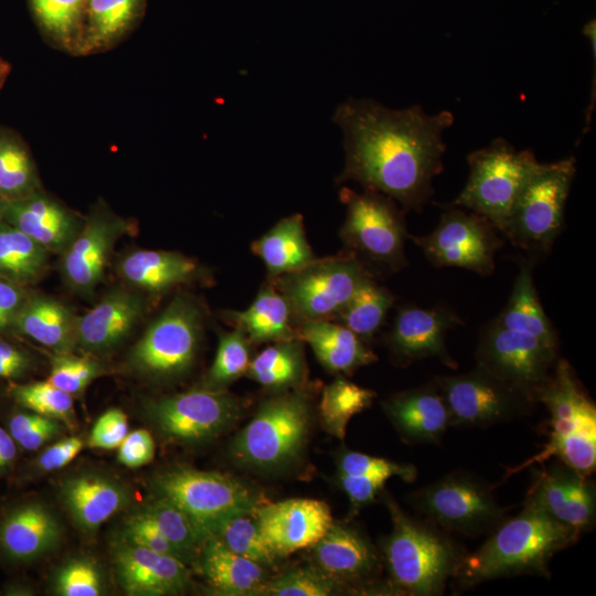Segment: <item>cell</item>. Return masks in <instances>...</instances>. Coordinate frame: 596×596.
I'll list each match as a JSON object with an SVG mask.
<instances>
[{"instance_id": "7402d4cb", "label": "cell", "mask_w": 596, "mask_h": 596, "mask_svg": "<svg viewBox=\"0 0 596 596\" xmlns=\"http://www.w3.org/2000/svg\"><path fill=\"white\" fill-rule=\"evenodd\" d=\"M0 219L17 227L49 253L62 254L81 230L78 220L55 201L32 192L0 199Z\"/></svg>"}, {"instance_id": "9f6ffc18", "label": "cell", "mask_w": 596, "mask_h": 596, "mask_svg": "<svg viewBox=\"0 0 596 596\" xmlns=\"http://www.w3.org/2000/svg\"><path fill=\"white\" fill-rule=\"evenodd\" d=\"M387 479L380 476H353L339 473L340 486L352 505L360 508L374 500Z\"/></svg>"}, {"instance_id": "4dcf8cb0", "label": "cell", "mask_w": 596, "mask_h": 596, "mask_svg": "<svg viewBox=\"0 0 596 596\" xmlns=\"http://www.w3.org/2000/svg\"><path fill=\"white\" fill-rule=\"evenodd\" d=\"M118 272L129 284L158 292L192 280L200 267L180 253L139 249L121 259Z\"/></svg>"}, {"instance_id": "603a6c76", "label": "cell", "mask_w": 596, "mask_h": 596, "mask_svg": "<svg viewBox=\"0 0 596 596\" xmlns=\"http://www.w3.org/2000/svg\"><path fill=\"white\" fill-rule=\"evenodd\" d=\"M60 499L74 523L84 532H95L129 503V492L114 478L83 472L65 478Z\"/></svg>"}, {"instance_id": "74e56055", "label": "cell", "mask_w": 596, "mask_h": 596, "mask_svg": "<svg viewBox=\"0 0 596 596\" xmlns=\"http://www.w3.org/2000/svg\"><path fill=\"white\" fill-rule=\"evenodd\" d=\"M140 511L185 556L188 563L198 561L206 536L185 512L161 497L148 502Z\"/></svg>"}, {"instance_id": "b9f144b4", "label": "cell", "mask_w": 596, "mask_h": 596, "mask_svg": "<svg viewBox=\"0 0 596 596\" xmlns=\"http://www.w3.org/2000/svg\"><path fill=\"white\" fill-rule=\"evenodd\" d=\"M245 333L240 329L220 334L214 361L207 372L205 387L224 389L241 375L249 365V345Z\"/></svg>"}, {"instance_id": "f907efd6", "label": "cell", "mask_w": 596, "mask_h": 596, "mask_svg": "<svg viewBox=\"0 0 596 596\" xmlns=\"http://www.w3.org/2000/svg\"><path fill=\"white\" fill-rule=\"evenodd\" d=\"M339 473L380 476L386 479L396 476L405 481H413L416 478V468L412 465L398 464L385 458L348 451L339 459Z\"/></svg>"}, {"instance_id": "f546056e", "label": "cell", "mask_w": 596, "mask_h": 596, "mask_svg": "<svg viewBox=\"0 0 596 596\" xmlns=\"http://www.w3.org/2000/svg\"><path fill=\"white\" fill-rule=\"evenodd\" d=\"M76 323L77 316L68 307L45 296L28 297L13 321L21 333L56 353L77 347Z\"/></svg>"}, {"instance_id": "484cf974", "label": "cell", "mask_w": 596, "mask_h": 596, "mask_svg": "<svg viewBox=\"0 0 596 596\" xmlns=\"http://www.w3.org/2000/svg\"><path fill=\"white\" fill-rule=\"evenodd\" d=\"M384 408L401 435L413 443H438L451 426L446 402L434 383L392 396Z\"/></svg>"}, {"instance_id": "f1b7e54d", "label": "cell", "mask_w": 596, "mask_h": 596, "mask_svg": "<svg viewBox=\"0 0 596 596\" xmlns=\"http://www.w3.org/2000/svg\"><path fill=\"white\" fill-rule=\"evenodd\" d=\"M311 547L319 568L332 578L365 577L376 565L371 544L355 530L333 522Z\"/></svg>"}, {"instance_id": "277c9868", "label": "cell", "mask_w": 596, "mask_h": 596, "mask_svg": "<svg viewBox=\"0 0 596 596\" xmlns=\"http://www.w3.org/2000/svg\"><path fill=\"white\" fill-rule=\"evenodd\" d=\"M386 505L393 530L383 549L393 583L411 595L443 593L464 552L435 524L411 519L392 500L387 499Z\"/></svg>"}, {"instance_id": "8fae6325", "label": "cell", "mask_w": 596, "mask_h": 596, "mask_svg": "<svg viewBox=\"0 0 596 596\" xmlns=\"http://www.w3.org/2000/svg\"><path fill=\"white\" fill-rule=\"evenodd\" d=\"M201 324L199 306L185 295L174 297L131 349L130 363L153 377L182 374L194 360Z\"/></svg>"}, {"instance_id": "5b68a950", "label": "cell", "mask_w": 596, "mask_h": 596, "mask_svg": "<svg viewBox=\"0 0 596 596\" xmlns=\"http://www.w3.org/2000/svg\"><path fill=\"white\" fill-rule=\"evenodd\" d=\"M468 180L453 205L475 212L503 232L515 202L539 167L532 150L518 151L503 138L467 156Z\"/></svg>"}, {"instance_id": "d6a6232c", "label": "cell", "mask_w": 596, "mask_h": 596, "mask_svg": "<svg viewBox=\"0 0 596 596\" xmlns=\"http://www.w3.org/2000/svg\"><path fill=\"white\" fill-rule=\"evenodd\" d=\"M228 318L249 342H279L298 338L291 324V309L274 286L264 285L247 309L228 312Z\"/></svg>"}, {"instance_id": "1f68e13d", "label": "cell", "mask_w": 596, "mask_h": 596, "mask_svg": "<svg viewBox=\"0 0 596 596\" xmlns=\"http://www.w3.org/2000/svg\"><path fill=\"white\" fill-rule=\"evenodd\" d=\"M252 249L264 262L272 278L299 270L316 259L300 214L278 221L252 244Z\"/></svg>"}, {"instance_id": "4fadbf2b", "label": "cell", "mask_w": 596, "mask_h": 596, "mask_svg": "<svg viewBox=\"0 0 596 596\" xmlns=\"http://www.w3.org/2000/svg\"><path fill=\"white\" fill-rule=\"evenodd\" d=\"M347 205L341 238L352 248L393 269L406 265L404 242L407 231L403 213L394 200L372 190L340 192Z\"/></svg>"}, {"instance_id": "ffe728a7", "label": "cell", "mask_w": 596, "mask_h": 596, "mask_svg": "<svg viewBox=\"0 0 596 596\" xmlns=\"http://www.w3.org/2000/svg\"><path fill=\"white\" fill-rule=\"evenodd\" d=\"M128 224L104 212L91 215L62 253L61 269L66 283L82 294L92 292L103 279L116 241Z\"/></svg>"}, {"instance_id": "30bf717a", "label": "cell", "mask_w": 596, "mask_h": 596, "mask_svg": "<svg viewBox=\"0 0 596 596\" xmlns=\"http://www.w3.org/2000/svg\"><path fill=\"white\" fill-rule=\"evenodd\" d=\"M412 502L439 529L464 535L494 529L504 515L492 488L462 471L446 475L414 492Z\"/></svg>"}, {"instance_id": "9a60e30c", "label": "cell", "mask_w": 596, "mask_h": 596, "mask_svg": "<svg viewBox=\"0 0 596 596\" xmlns=\"http://www.w3.org/2000/svg\"><path fill=\"white\" fill-rule=\"evenodd\" d=\"M147 414L167 439L198 444L226 429L240 416L241 404L224 389L204 387L152 401Z\"/></svg>"}, {"instance_id": "60d3db41", "label": "cell", "mask_w": 596, "mask_h": 596, "mask_svg": "<svg viewBox=\"0 0 596 596\" xmlns=\"http://www.w3.org/2000/svg\"><path fill=\"white\" fill-rule=\"evenodd\" d=\"M253 512L237 513L222 519L209 530V536L217 539L228 550L241 556L263 566H270L276 556L260 536L256 520L251 518Z\"/></svg>"}, {"instance_id": "6da1fadb", "label": "cell", "mask_w": 596, "mask_h": 596, "mask_svg": "<svg viewBox=\"0 0 596 596\" xmlns=\"http://www.w3.org/2000/svg\"><path fill=\"white\" fill-rule=\"evenodd\" d=\"M332 120L342 130L345 151L338 182L355 181L404 210H423L434 194V178L444 170L443 135L454 124L451 111L430 115L417 105L393 109L351 97L337 106Z\"/></svg>"}, {"instance_id": "11a10c76", "label": "cell", "mask_w": 596, "mask_h": 596, "mask_svg": "<svg viewBox=\"0 0 596 596\" xmlns=\"http://www.w3.org/2000/svg\"><path fill=\"white\" fill-rule=\"evenodd\" d=\"M83 439L67 437L47 447L36 459L35 468L50 472L68 465L82 450Z\"/></svg>"}, {"instance_id": "f35d334b", "label": "cell", "mask_w": 596, "mask_h": 596, "mask_svg": "<svg viewBox=\"0 0 596 596\" xmlns=\"http://www.w3.org/2000/svg\"><path fill=\"white\" fill-rule=\"evenodd\" d=\"M374 396L373 391L343 377H338L327 385L319 406L327 430L339 439H343L351 417L369 407Z\"/></svg>"}, {"instance_id": "7bdbcfd3", "label": "cell", "mask_w": 596, "mask_h": 596, "mask_svg": "<svg viewBox=\"0 0 596 596\" xmlns=\"http://www.w3.org/2000/svg\"><path fill=\"white\" fill-rule=\"evenodd\" d=\"M36 179L31 160L14 139L0 137V196L15 199L34 192Z\"/></svg>"}, {"instance_id": "8992f818", "label": "cell", "mask_w": 596, "mask_h": 596, "mask_svg": "<svg viewBox=\"0 0 596 596\" xmlns=\"http://www.w3.org/2000/svg\"><path fill=\"white\" fill-rule=\"evenodd\" d=\"M575 172L574 157L540 162L520 193L502 234L523 249L547 251L563 226Z\"/></svg>"}, {"instance_id": "681fc988", "label": "cell", "mask_w": 596, "mask_h": 596, "mask_svg": "<svg viewBox=\"0 0 596 596\" xmlns=\"http://www.w3.org/2000/svg\"><path fill=\"white\" fill-rule=\"evenodd\" d=\"M63 430L61 421L35 412L15 414L9 423V432L15 443L26 450H35L57 437Z\"/></svg>"}, {"instance_id": "e575fe53", "label": "cell", "mask_w": 596, "mask_h": 596, "mask_svg": "<svg viewBox=\"0 0 596 596\" xmlns=\"http://www.w3.org/2000/svg\"><path fill=\"white\" fill-rule=\"evenodd\" d=\"M49 251L33 238L0 219V276L17 284L40 277Z\"/></svg>"}, {"instance_id": "c3c4849f", "label": "cell", "mask_w": 596, "mask_h": 596, "mask_svg": "<svg viewBox=\"0 0 596 596\" xmlns=\"http://www.w3.org/2000/svg\"><path fill=\"white\" fill-rule=\"evenodd\" d=\"M42 26L60 39L70 38L84 12L85 0H30Z\"/></svg>"}, {"instance_id": "7dc6e473", "label": "cell", "mask_w": 596, "mask_h": 596, "mask_svg": "<svg viewBox=\"0 0 596 596\" xmlns=\"http://www.w3.org/2000/svg\"><path fill=\"white\" fill-rule=\"evenodd\" d=\"M102 373V366L93 359L71 352L56 353L51 360L49 382L71 395L83 392Z\"/></svg>"}, {"instance_id": "5bb4252c", "label": "cell", "mask_w": 596, "mask_h": 596, "mask_svg": "<svg viewBox=\"0 0 596 596\" xmlns=\"http://www.w3.org/2000/svg\"><path fill=\"white\" fill-rule=\"evenodd\" d=\"M496 227L486 217L453 205L436 228L425 236H412L436 267H460L481 276L494 272V256L502 246Z\"/></svg>"}, {"instance_id": "bcb514c9", "label": "cell", "mask_w": 596, "mask_h": 596, "mask_svg": "<svg viewBox=\"0 0 596 596\" xmlns=\"http://www.w3.org/2000/svg\"><path fill=\"white\" fill-rule=\"evenodd\" d=\"M53 589L61 596H98L104 582L97 564L87 557L65 562L55 573Z\"/></svg>"}, {"instance_id": "d4e9b609", "label": "cell", "mask_w": 596, "mask_h": 596, "mask_svg": "<svg viewBox=\"0 0 596 596\" xmlns=\"http://www.w3.org/2000/svg\"><path fill=\"white\" fill-rule=\"evenodd\" d=\"M61 539L60 521L40 502L14 508L0 524V547L17 561L41 557L56 549Z\"/></svg>"}, {"instance_id": "2e32d148", "label": "cell", "mask_w": 596, "mask_h": 596, "mask_svg": "<svg viewBox=\"0 0 596 596\" xmlns=\"http://www.w3.org/2000/svg\"><path fill=\"white\" fill-rule=\"evenodd\" d=\"M557 345L491 323L477 349V365L534 400L556 363Z\"/></svg>"}, {"instance_id": "8d00e7d4", "label": "cell", "mask_w": 596, "mask_h": 596, "mask_svg": "<svg viewBox=\"0 0 596 596\" xmlns=\"http://www.w3.org/2000/svg\"><path fill=\"white\" fill-rule=\"evenodd\" d=\"M393 301V295L369 277L334 318L359 338L368 340L382 326Z\"/></svg>"}, {"instance_id": "db71d44e", "label": "cell", "mask_w": 596, "mask_h": 596, "mask_svg": "<svg viewBox=\"0 0 596 596\" xmlns=\"http://www.w3.org/2000/svg\"><path fill=\"white\" fill-rule=\"evenodd\" d=\"M155 456V441L146 429L128 433L118 447V460L128 468L149 464Z\"/></svg>"}, {"instance_id": "680465c9", "label": "cell", "mask_w": 596, "mask_h": 596, "mask_svg": "<svg viewBox=\"0 0 596 596\" xmlns=\"http://www.w3.org/2000/svg\"><path fill=\"white\" fill-rule=\"evenodd\" d=\"M29 365L28 356L14 345L0 341V377H13Z\"/></svg>"}, {"instance_id": "d6986e66", "label": "cell", "mask_w": 596, "mask_h": 596, "mask_svg": "<svg viewBox=\"0 0 596 596\" xmlns=\"http://www.w3.org/2000/svg\"><path fill=\"white\" fill-rule=\"evenodd\" d=\"M462 323L448 307L401 308L389 333V345L404 364L437 358L447 366L457 368L446 348V334Z\"/></svg>"}, {"instance_id": "44dd1931", "label": "cell", "mask_w": 596, "mask_h": 596, "mask_svg": "<svg viewBox=\"0 0 596 596\" xmlns=\"http://www.w3.org/2000/svg\"><path fill=\"white\" fill-rule=\"evenodd\" d=\"M565 465L547 467L526 497L558 522L579 533L595 520V488L592 481Z\"/></svg>"}, {"instance_id": "f6af8a7d", "label": "cell", "mask_w": 596, "mask_h": 596, "mask_svg": "<svg viewBox=\"0 0 596 596\" xmlns=\"http://www.w3.org/2000/svg\"><path fill=\"white\" fill-rule=\"evenodd\" d=\"M336 590L334 578L320 568L300 567L265 582L260 594L273 596H328Z\"/></svg>"}, {"instance_id": "f5cc1de1", "label": "cell", "mask_w": 596, "mask_h": 596, "mask_svg": "<svg viewBox=\"0 0 596 596\" xmlns=\"http://www.w3.org/2000/svg\"><path fill=\"white\" fill-rule=\"evenodd\" d=\"M127 434V415L119 408H110L96 421L87 443L92 448L114 449L119 447Z\"/></svg>"}, {"instance_id": "d590c367", "label": "cell", "mask_w": 596, "mask_h": 596, "mask_svg": "<svg viewBox=\"0 0 596 596\" xmlns=\"http://www.w3.org/2000/svg\"><path fill=\"white\" fill-rule=\"evenodd\" d=\"M305 371L301 340L279 341L257 354L248 365V376L266 387L284 389L297 384Z\"/></svg>"}, {"instance_id": "6f0895ef", "label": "cell", "mask_w": 596, "mask_h": 596, "mask_svg": "<svg viewBox=\"0 0 596 596\" xmlns=\"http://www.w3.org/2000/svg\"><path fill=\"white\" fill-rule=\"evenodd\" d=\"M26 298L19 284L0 279V329L13 324L17 313Z\"/></svg>"}, {"instance_id": "52a82bcc", "label": "cell", "mask_w": 596, "mask_h": 596, "mask_svg": "<svg viewBox=\"0 0 596 596\" xmlns=\"http://www.w3.org/2000/svg\"><path fill=\"white\" fill-rule=\"evenodd\" d=\"M309 426V404L302 392L272 397L234 438L231 453L243 465L270 469L292 460Z\"/></svg>"}, {"instance_id": "816d5d0a", "label": "cell", "mask_w": 596, "mask_h": 596, "mask_svg": "<svg viewBox=\"0 0 596 596\" xmlns=\"http://www.w3.org/2000/svg\"><path fill=\"white\" fill-rule=\"evenodd\" d=\"M121 538L136 545L188 563L185 556L162 535L156 524L140 510L125 521Z\"/></svg>"}, {"instance_id": "4316f807", "label": "cell", "mask_w": 596, "mask_h": 596, "mask_svg": "<svg viewBox=\"0 0 596 596\" xmlns=\"http://www.w3.org/2000/svg\"><path fill=\"white\" fill-rule=\"evenodd\" d=\"M298 338L311 347L318 361L331 372H351L377 360L361 338L330 320L302 322Z\"/></svg>"}, {"instance_id": "7a4b0ae2", "label": "cell", "mask_w": 596, "mask_h": 596, "mask_svg": "<svg viewBox=\"0 0 596 596\" xmlns=\"http://www.w3.org/2000/svg\"><path fill=\"white\" fill-rule=\"evenodd\" d=\"M496 528L481 547L458 565L454 576L460 585L520 574L549 575L553 555L579 535L529 499L520 513Z\"/></svg>"}, {"instance_id": "3957f363", "label": "cell", "mask_w": 596, "mask_h": 596, "mask_svg": "<svg viewBox=\"0 0 596 596\" xmlns=\"http://www.w3.org/2000/svg\"><path fill=\"white\" fill-rule=\"evenodd\" d=\"M534 401L543 403L551 414L549 441L514 471L555 456L576 472L590 476L596 465V408L566 360L555 363Z\"/></svg>"}, {"instance_id": "836d02e7", "label": "cell", "mask_w": 596, "mask_h": 596, "mask_svg": "<svg viewBox=\"0 0 596 596\" xmlns=\"http://www.w3.org/2000/svg\"><path fill=\"white\" fill-rule=\"evenodd\" d=\"M493 323L508 330L532 334L547 343L558 345L556 330L540 302L530 264H522L510 299Z\"/></svg>"}, {"instance_id": "cb8c5ba5", "label": "cell", "mask_w": 596, "mask_h": 596, "mask_svg": "<svg viewBox=\"0 0 596 596\" xmlns=\"http://www.w3.org/2000/svg\"><path fill=\"white\" fill-rule=\"evenodd\" d=\"M143 309V299L136 292L119 289L107 294L77 317L76 345L89 352L113 349L130 333Z\"/></svg>"}, {"instance_id": "7c38bea8", "label": "cell", "mask_w": 596, "mask_h": 596, "mask_svg": "<svg viewBox=\"0 0 596 596\" xmlns=\"http://www.w3.org/2000/svg\"><path fill=\"white\" fill-rule=\"evenodd\" d=\"M433 383L444 397L451 426L486 427L526 414L531 395L477 365L468 373L437 376Z\"/></svg>"}, {"instance_id": "ba28073f", "label": "cell", "mask_w": 596, "mask_h": 596, "mask_svg": "<svg viewBox=\"0 0 596 596\" xmlns=\"http://www.w3.org/2000/svg\"><path fill=\"white\" fill-rule=\"evenodd\" d=\"M157 497L175 504L202 530H209L222 519L253 512L257 496L238 479L222 472L177 467L160 472L153 479Z\"/></svg>"}, {"instance_id": "91938a15", "label": "cell", "mask_w": 596, "mask_h": 596, "mask_svg": "<svg viewBox=\"0 0 596 596\" xmlns=\"http://www.w3.org/2000/svg\"><path fill=\"white\" fill-rule=\"evenodd\" d=\"M17 446L12 436L0 427V475L14 461Z\"/></svg>"}, {"instance_id": "9c48e42d", "label": "cell", "mask_w": 596, "mask_h": 596, "mask_svg": "<svg viewBox=\"0 0 596 596\" xmlns=\"http://www.w3.org/2000/svg\"><path fill=\"white\" fill-rule=\"evenodd\" d=\"M371 277L351 254L315 259L304 268L276 277L275 288L301 322L329 320L345 306L358 287Z\"/></svg>"}, {"instance_id": "83f0119b", "label": "cell", "mask_w": 596, "mask_h": 596, "mask_svg": "<svg viewBox=\"0 0 596 596\" xmlns=\"http://www.w3.org/2000/svg\"><path fill=\"white\" fill-rule=\"evenodd\" d=\"M198 565L215 590L224 595H254L266 582L263 565L232 552L213 536L202 544Z\"/></svg>"}, {"instance_id": "ac0fdd59", "label": "cell", "mask_w": 596, "mask_h": 596, "mask_svg": "<svg viewBox=\"0 0 596 596\" xmlns=\"http://www.w3.org/2000/svg\"><path fill=\"white\" fill-rule=\"evenodd\" d=\"M116 576L131 596H161L183 593L190 571L181 560L120 539L113 552Z\"/></svg>"}, {"instance_id": "ab89813d", "label": "cell", "mask_w": 596, "mask_h": 596, "mask_svg": "<svg viewBox=\"0 0 596 596\" xmlns=\"http://www.w3.org/2000/svg\"><path fill=\"white\" fill-rule=\"evenodd\" d=\"M141 0H85V41L100 46L123 33L132 22Z\"/></svg>"}, {"instance_id": "94428289", "label": "cell", "mask_w": 596, "mask_h": 596, "mask_svg": "<svg viewBox=\"0 0 596 596\" xmlns=\"http://www.w3.org/2000/svg\"><path fill=\"white\" fill-rule=\"evenodd\" d=\"M7 66L0 61V85L3 81V77L6 75Z\"/></svg>"}, {"instance_id": "ee69618b", "label": "cell", "mask_w": 596, "mask_h": 596, "mask_svg": "<svg viewBox=\"0 0 596 596\" xmlns=\"http://www.w3.org/2000/svg\"><path fill=\"white\" fill-rule=\"evenodd\" d=\"M15 400L32 412L71 424L74 417L72 395L49 381L20 385Z\"/></svg>"}, {"instance_id": "e0dca14e", "label": "cell", "mask_w": 596, "mask_h": 596, "mask_svg": "<svg viewBox=\"0 0 596 596\" xmlns=\"http://www.w3.org/2000/svg\"><path fill=\"white\" fill-rule=\"evenodd\" d=\"M254 515L260 536L276 557L312 546L333 522L324 501L304 498L258 505Z\"/></svg>"}]
</instances>
